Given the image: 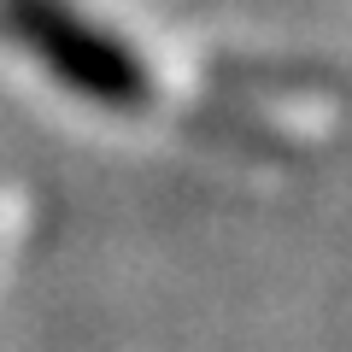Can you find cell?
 <instances>
[{"label": "cell", "mask_w": 352, "mask_h": 352, "mask_svg": "<svg viewBox=\"0 0 352 352\" xmlns=\"http://www.w3.org/2000/svg\"><path fill=\"white\" fill-rule=\"evenodd\" d=\"M0 24L53 82H65L76 100L106 112H141L153 100V76L112 30L82 18L65 0H0Z\"/></svg>", "instance_id": "obj_1"}]
</instances>
